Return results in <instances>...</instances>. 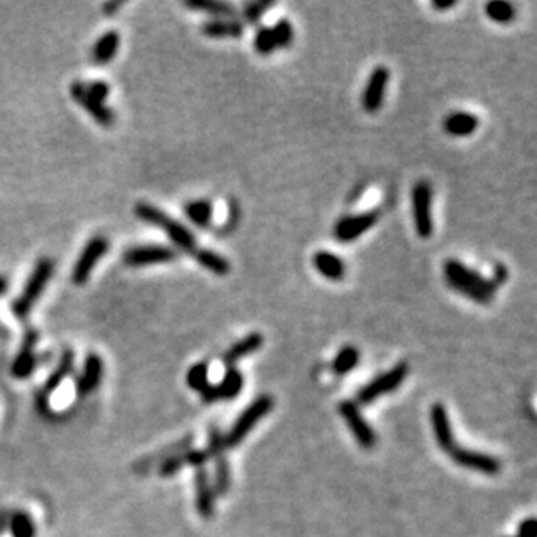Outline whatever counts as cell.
<instances>
[{
	"label": "cell",
	"instance_id": "d4e9b609",
	"mask_svg": "<svg viewBox=\"0 0 537 537\" xmlns=\"http://www.w3.org/2000/svg\"><path fill=\"white\" fill-rule=\"evenodd\" d=\"M193 256L202 268L209 270L210 273L220 275V277H225V275H228L230 270H232L230 261L226 258H222V256L217 254V252L210 251V249H197Z\"/></svg>",
	"mask_w": 537,
	"mask_h": 537
},
{
	"label": "cell",
	"instance_id": "603a6c76",
	"mask_svg": "<svg viewBox=\"0 0 537 537\" xmlns=\"http://www.w3.org/2000/svg\"><path fill=\"white\" fill-rule=\"evenodd\" d=\"M209 461L214 463V478L213 482L214 492L217 496H226L232 489V470H230L228 459H226L225 452H220V454L213 456Z\"/></svg>",
	"mask_w": 537,
	"mask_h": 537
},
{
	"label": "cell",
	"instance_id": "ba28073f",
	"mask_svg": "<svg viewBox=\"0 0 537 537\" xmlns=\"http://www.w3.org/2000/svg\"><path fill=\"white\" fill-rule=\"evenodd\" d=\"M108 247H110L108 240L101 235L94 237V239H91L89 242H87L82 254H80L79 259H77L74 271H72V282H74L75 286H84V283L89 280L91 273H93V270L96 268V264H98V261L106 254Z\"/></svg>",
	"mask_w": 537,
	"mask_h": 537
},
{
	"label": "cell",
	"instance_id": "ac0fdd59",
	"mask_svg": "<svg viewBox=\"0 0 537 537\" xmlns=\"http://www.w3.org/2000/svg\"><path fill=\"white\" fill-rule=\"evenodd\" d=\"M445 132L454 137L471 136L478 129V118L468 111H452L443 120Z\"/></svg>",
	"mask_w": 537,
	"mask_h": 537
},
{
	"label": "cell",
	"instance_id": "cb8c5ba5",
	"mask_svg": "<svg viewBox=\"0 0 537 537\" xmlns=\"http://www.w3.org/2000/svg\"><path fill=\"white\" fill-rule=\"evenodd\" d=\"M186 7L193 11L210 14L214 19H235L237 9L228 2H217V0H186Z\"/></svg>",
	"mask_w": 537,
	"mask_h": 537
},
{
	"label": "cell",
	"instance_id": "d590c367",
	"mask_svg": "<svg viewBox=\"0 0 537 537\" xmlns=\"http://www.w3.org/2000/svg\"><path fill=\"white\" fill-rule=\"evenodd\" d=\"M86 91L96 101L105 103L110 94V86L106 82H103V80H96V82H91L89 86H86Z\"/></svg>",
	"mask_w": 537,
	"mask_h": 537
},
{
	"label": "cell",
	"instance_id": "2e32d148",
	"mask_svg": "<svg viewBox=\"0 0 537 537\" xmlns=\"http://www.w3.org/2000/svg\"><path fill=\"white\" fill-rule=\"evenodd\" d=\"M429 417H431V428L436 443H439V447L442 448L443 452L448 454L458 443H456L454 433H452L447 409L443 407V404L439 402V404L433 405L431 410H429Z\"/></svg>",
	"mask_w": 537,
	"mask_h": 537
},
{
	"label": "cell",
	"instance_id": "f35d334b",
	"mask_svg": "<svg viewBox=\"0 0 537 537\" xmlns=\"http://www.w3.org/2000/svg\"><path fill=\"white\" fill-rule=\"evenodd\" d=\"M508 275H509L508 268H506V266H502V264H497V266H496V270H494V277H492V282H494V283H496V286H497V287H499V286H501V283H504V282H506V278H508Z\"/></svg>",
	"mask_w": 537,
	"mask_h": 537
},
{
	"label": "cell",
	"instance_id": "b9f144b4",
	"mask_svg": "<svg viewBox=\"0 0 537 537\" xmlns=\"http://www.w3.org/2000/svg\"><path fill=\"white\" fill-rule=\"evenodd\" d=\"M7 289H9V282H7V278L4 275H0V296H4L7 293Z\"/></svg>",
	"mask_w": 537,
	"mask_h": 537
},
{
	"label": "cell",
	"instance_id": "7a4b0ae2",
	"mask_svg": "<svg viewBox=\"0 0 537 537\" xmlns=\"http://www.w3.org/2000/svg\"><path fill=\"white\" fill-rule=\"evenodd\" d=\"M134 213H136V216L140 217L141 221L164 230L172 244H176V247L181 249L183 252L195 254V251L198 249L197 239H195L193 233H191L183 222L172 220L169 214L160 210L159 207L148 204V202H140V204L134 207Z\"/></svg>",
	"mask_w": 537,
	"mask_h": 537
},
{
	"label": "cell",
	"instance_id": "d6986e66",
	"mask_svg": "<svg viewBox=\"0 0 537 537\" xmlns=\"http://www.w3.org/2000/svg\"><path fill=\"white\" fill-rule=\"evenodd\" d=\"M263 343H264L263 334L251 332L249 336L242 337L240 341H237V343L233 344V346L230 348L225 355H222V362H225L228 367H233V363L239 362L240 358H244V356H249V355H252V353L258 351L259 348L263 346Z\"/></svg>",
	"mask_w": 537,
	"mask_h": 537
},
{
	"label": "cell",
	"instance_id": "7bdbcfd3",
	"mask_svg": "<svg viewBox=\"0 0 537 537\" xmlns=\"http://www.w3.org/2000/svg\"><path fill=\"white\" fill-rule=\"evenodd\" d=\"M515 537H519V536H515Z\"/></svg>",
	"mask_w": 537,
	"mask_h": 537
},
{
	"label": "cell",
	"instance_id": "52a82bcc",
	"mask_svg": "<svg viewBox=\"0 0 537 537\" xmlns=\"http://www.w3.org/2000/svg\"><path fill=\"white\" fill-rule=\"evenodd\" d=\"M337 410H339L341 417L344 419L346 426L350 428L351 435L355 436L356 442L360 443V447L366 448V451L374 448L378 439H375L374 429H372L371 424L366 421V417L362 416V412H360L358 405L351 400H344V402H341Z\"/></svg>",
	"mask_w": 537,
	"mask_h": 537
},
{
	"label": "cell",
	"instance_id": "30bf717a",
	"mask_svg": "<svg viewBox=\"0 0 537 537\" xmlns=\"http://www.w3.org/2000/svg\"><path fill=\"white\" fill-rule=\"evenodd\" d=\"M178 251H174L169 245L149 244L128 249L124 252V256H122V259H124V264H128L130 268H141L157 263H169V261L178 259Z\"/></svg>",
	"mask_w": 537,
	"mask_h": 537
},
{
	"label": "cell",
	"instance_id": "1f68e13d",
	"mask_svg": "<svg viewBox=\"0 0 537 537\" xmlns=\"http://www.w3.org/2000/svg\"><path fill=\"white\" fill-rule=\"evenodd\" d=\"M273 32V40H275V47L277 49H287L290 47L294 40V28L293 23L289 19H278L277 25L271 28Z\"/></svg>",
	"mask_w": 537,
	"mask_h": 537
},
{
	"label": "cell",
	"instance_id": "4fadbf2b",
	"mask_svg": "<svg viewBox=\"0 0 537 537\" xmlns=\"http://www.w3.org/2000/svg\"><path fill=\"white\" fill-rule=\"evenodd\" d=\"M195 497H197V511L204 520L214 516V504H216V492L210 482L207 468H195Z\"/></svg>",
	"mask_w": 537,
	"mask_h": 537
},
{
	"label": "cell",
	"instance_id": "44dd1931",
	"mask_svg": "<svg viewBox=\"0 0 537 537\" xmlns=\"http://www.w3.org/2000/svg\"><path fill=\"white\" fill-rule=\"evenodd\" d=\"M202 33L209 38H239L244 33V25L237 19H210L202 25Z\"/></svg>",
	"mask_w": 537,
	"mask_h": 537
},
{
	"label": "cell",
	"instance_id": "ffe728a7",
	"mask_svg": "<svg viewBox=\"0 0 537 537\" xmlns=\"http://www.w3.org/2000/svg\"><path fill=\"white\" fill-rule=\"evenodd\" d=\"M103 375V362L96 353H91L86 358V366H84V372L80 375V379L77 381V391L80 395L91 393L96 386L99 385Z\"/></svg>",
	"mask_w": 537,
	"mask_h": 537
},
{
	"label": "cell",
	"instance_id": "e0dca14e",
	"mask_svg": "<svg viewBox=\"0 0 537 537\" xmlns=\"http://www.w3.org/2000/svg\"><path fill=\"white\" fill-rule=\"evenodd\" d=\"M313 266L322 277H325L327 280H332V282H339V280L344 278L346 275V266H344V261L339 258V256L332 254L329 251H318L315 256H313Z\"/></svg>",
	"mask_w": 537,
	"mask_h": 537
},
{
	"label": "cell",
	"instance_id": "3957f363",
	"mask_svg": "<svg viewBox=\"0 0 537 537\" xmlns=\"http://www.w3.org/2000/svg\"><path fill=\"white\" fill-rule=\"evenodd\" d=\"M52 273H55V261L49 258H42L37 261L35 268H33L32 275H30V278H28V282H26L25 289H23L21 296L14 299V303H13L14 315H16L18 318H21V320L28 317V313L32 312L35 301L40 298V294L44 293L45 286H47V282L51 280Z\"/></svg>",
	"mask_w": 537,
	"mask_h": 537
},
{
	"label": "cell",
	"instance_id": "4316f807",
	"mask_svg": "<svg viewBox=\"0 0 537 537\" xmlns=\"http://www.w3.org/2000/svg\"><path fill=\"white\" fill-rule=\"evenodd\" d=\"M185 214L193 225L205 228L210 225L214 214V207L209 200H193L185 207Z\"/></svg>",
	"mask_w": 537,
	"mask_h": 537
},
{
	"label": "cell",
	"instance_id": "8fae6325",
	"mask_svg": "<svg viewBox=\"0 0 537 537\" xmlns=\"http://www.w3.org/2000/svg\"><path fill=\"white\" fill-rule=\"evenodd\" d=\"M451 459L459 466L466 468V470L478 471L483 475H497L501 471V463L499 459L494 458V456L485 454V452L478 451H470V448H464L456 445L451 452H448Z\"/></svg>",
	"mask_w": 537,
	"mask_h": 537
},
{
	"label": "cell",
	"instance_id": "f546056e",
	"mask_svg": "<svg viewBox=\"0 0 537 537\" xmlns=\"http://www.w3.org/2000/svg\"><path fill=\"white\" fill-rule=\"evenodd\" d=\"M485 14L492 21L506 25V23H511L515 19L516 11L513 4L502 2V0H492V2H489L485 6Z\"/></svg>",
	"mask_w": 537,
	"mask_h": 537
},
{
	"label": "cell",
	"instance_id": "8d00e7d4",
	"mask_svg": "<svg viewBox=\"0 0 537 537\" xmlns=\"http://www.w3.org/2000/svg\"><path fill=\"white\" fill-rule=\"evenodd\" d=\"M536 519L534 516H531V519L524 520L520 524L519 527V532H516V536L519 537H536Z\"/></svg>",
	"mask_w": 537,
	"mask_h": 537
},
{
	"label": "cell",
	"instance_id": "83f0119b",
	"mask_svg": "<svg viewBox=\"0 0 537 537\" xmlns=\"http://www.w3.org/2000/svg\"><path fill=\"white\" fill-rule=\"evenodd\" d=\"M358 360L360 351L355 346H351V344L343 346L336 355V358L332 360V372L337 375L348 374V372H351L358 366Z\"/></svg>",
	"mask_w": 537,
	"mask_h": 537
},
{
	"label": "cell",
	"instance_id": "5b68a950",
	"mask_svg": "<svg viewBox=\"0 0 537 537\" xmlns=\"http://www.w3.org/2000/svg\"><path fill=\"white\" fill-rule=\"evenodd\" d=\"M407 375H409V363L398 362L397 366L391 367L388 372L379 374L378 378L372 379L371 383H367V385L358 391V395H356V402H358L360 405H371L372 402L378 400V398L383 397V395H388L391 393V391L397 390L398 386L405 381Z\"/></svg>",
	"mask_w": 537,
	"mask_h": 537
},
{
	"label": "cell",
	"instance_id": "4dcf8cb0",
	"mask_svg": "<svg viewBox=\"0 0 537 537\" xmlns=\"http://www.w3.org/2000/svg\"><path fill=\"white\" fill-rule=\"evenodd\" d=\"M186 385L191 390L198 391L205 390V386L209 385V367L204 362H198L195 366H191L186 372Z\"/></svg>",
	"mask_w": 537,
	"mask_h": 537
},
{
	"label": "cell",
	"instance_id": "6da1fadb",
	"mask_svg": "<svg viewBox=\"0 0 537 537\" xmlns=\"http://www.w3.org/2000/svg\"><path fill=\"white\" fill-rule=\"evenodd\" d=\"M443 275L448 287L456 293L463 294L464 298L478 303V305H489L496 296L497 286L492 278H487L478 271L471 270L459 259H447L443 264Z\"/></svg>",
	"mask_w": 537,
	"mask_h": 537
},
{
	"label": "cell",
	"instance_id": "277c9868",
	"mask_svg": "<svg viewBox=\"0 0 537 537\" xmlns=\"http://www.w3.org/2000/svg\"><path fill=\"white\" fill-rule=\"evenodd\" d=\"M273 405L275 402L270 395H261L256 400H252V404L240 414L239 419L235 421V424H233V426L230 428V431L225 435L226 451H228V448L239 447L242 440H244L245 436L252 431V428L273 409Z\"/></svg>",
	"mask_w": 537,
	"mask_h": 537
},
{
	"label": "cell",
	"instance_id": "9c48e42d",
	"mask_svg": "<svg viewBox=\"0 0 537 537\" xmlns=\"http://www.w3.org/2000/svg\"><path fill=\"white\" fill-rule=\"evenodd\" d=\"M379 217H381V213H379L378 209L341 217V220L336 222V226H334V237H336L337 242H343V244L356 240L358 237H362L363 233L369 232L371 228H374L375 222L379 221Z\"/></svg>",
	"mask_w": 537,
	"mask_h": 537
},
{
	"label": "cell",
	"instance_id": "7402d4cb",
	"mask_svg": "<svg viewBox=\"0 0 537 537\" xmlns=\"http://www.w3.org/2000/svg\"><path fill=\"white\" fill-rule=\"evenodd\" d=\"M118 45H120V35L115 30L103 33L98 38V42L94 44L93 49V61L96 64H106L113 60L115 55L118 51Z\"/></svg>",
	"mask_w": 537,
	"mask_h": 537
},
{
	"label": "cell",
	"instance_id": "9a60e30c",
	"mask_svg": "<svg viewBox=\"0 0 537 537\" xmlns=\"http://www.w3.org/2000/svg\"><path fill=\"white\" fill-rule=\"evenodd\" d=\"M37 341L38 332L33 331V329H28L25 334V339H23L21 350H19L18 356L14 358L13 367H11V372H13V375L16 379H26L35 369L37 358L33 355V348H35Z\"/></svg>",
	"mask_w": 537,
	"mask_h": 537
},
{
	"label": "cell",
	"instance_id": "7c38bea8",
	"mask_svg": "<svg viewBox=\"0 0 537 537\" xmlns=\"http://www.w3.org/2000/svg\"><path fill=\"white\" fill-rule=\"evenodd\" d=\"M390 84V70L386 67H378L372 70L369 79H367L366 89L362 94V106L367 113H375L381 108L385 101L386 89Z\"/></svg>",
	"mask_w": 537,
	"mask_h": 537
},
{
	"label": "cell",
	"instance_id": "e575fe53",
	"mask_svg": "<svg viewBox=\"0 0 537 537\" xmlns=\"http://www.w3.org/2000/svg\"><path fill=\"white\" fill-rule=\"evenodd\" d=\"M273 6L271 2H263V0H256V2H249L247 6L244 7V18L247 23H258L261 18L264 16V13H266L270 7Z\"/></svg>",
	"mask_w": 537,
	"mask_h": 537
},
{
	"label": "cell",
	"instance_id": "74e56055",
	"mask_svg": "<svg viewBox=\"0 0 537 537\" xmlns=\"http://www.w3.org/2000/svg\"><path fill=\"white\" fill-rule=\"evenodd\" d=\"M202 395V400L205 402V404H214V402L220 400V393H217V386L216 385H207L205 390L200 391Z\"/></svg>",
	"mask_w": 537,
	"mask_h": 537
},
{
	"label": "cell",
	"instance_id": "8992f818",
	"mask_svg": "<svg viewBox=\"0 0 537 537\" xmlns=\"http://www.w3.org/2000/svg\"><path fill=\"white\" fill-rule=\"evenodd\" d=\"M433 190L428 181L416 183L412 188V213L414 226L421 239H429L433 235Z\"/></svg>",
	"mask_w": 537,
	"mask_h": 537
},
{
	"label": "cell",
	"instance_id": "d6a6232c",
	"mask_svg": "<svg viewBox=\"0 0 537 537\" xmlns=\"http://www.w3.org/2000/svg\"><path fill=\"white\" fill-rule=\"evenodd\" d=\"M254 49L259 52V55L266 56L271 55L275 51V40H273V32H271L270 26H261V28L256 32L254 37Z\"/></svg>",
	"mask_w": 537,
	"mask_h": 537
},
{
	"label": "cell",
	"instance_id": "484cf974",
	"mask_svg": "<svg viewBox=\"0 0 537 537\" xmlns=\"http://www.w3.org/2000/svg\"><path fill=\"white\" fill-rule=\"evenodd\" d=\"M217 386L220 400H233L244 388V375L237 367H228Z\"/></svg>",
	"mask_w": 537,
	"mask_h": 537
},
{
	"label": "cell",
	"instance_id": "836d02e7",
	"mask_svg": "<svg viewBox=\"0 0 537 537\" xmlns=\"http://www.w3.org/2000/svg\"><path fill=\"white\" fill-rule=\"evenodd\" d=\"M11 532H13L14 537H33L35 536V527L25 513H18L11 520Z\"/></svg>",
	"mask_w": 537,
	"mask_h": 537
},
{
	"label": "cell",
	"instance_id": "5bb4252c",
	"mask_svg": "<svg viewBox=\"0 0 537 537\" xmlns=\"http://www.w3.org/2000/svg\"><path fill=\"white\" fill-rule=\"evenodd\" d=\"M70 93H72V98H74L77 103H80V105H82L84 108L87 110V113L93 115V117L99 122V124L105 125V128H110V125L113 124L115 122L113 111H111L108 106L105 105V103H99V101H96V99L91 98V96L87 94L86 86H84L82 82L72 84Z\"/></svg>",
	"mask_w": 537,
	"mask_h": 537
},
{
	"label": "cell",
	"instance_id": "60d3db41",
	"mask_svg": "<svg viewBox=\"0 0 537 537\" xmlns=\"http://www.w3.org/2000/svg\"><path fill=\"white\" fill-rule=\"evenodd\" d=\"M120 7H122L120 2H108V4H105V6H103V11L106 13V16H113V14L117 13L118 9H120Z\"/></svg>",
	"mask_w": 537,
	"mask_h": 537
},
{
	"label": "cell",
	"instance_id": "f1b7e54d",
	"mask_svg": "<svg viewBox=\"0 0 537 537\" xmlns=\"http://www.w3.org/2000/svg\"><path fill=\"white\" fill-rule=\"evenodd\" d=\"M72 367H74V351L67 350V351L63 353V356H61L60 366L56 367V371L52 372L51 378H49L47 383H45L44 393L45 395L52 393V391H55L57 388V386H60V383L63 381V379L67 378L68 374H70Z\"/></svg>",
	"mask_w": 537,
	"mask_h": 537
},
{
	"label": "cell",
	"instance_id": "ab89813d",
	"mask_svg": "<svg viewBox=\"0 0 537 537\" xmlns=\"http://www.w3.org/2000/svg\"><path fill=\"white\" fill-rule=\"evenodd\" d=\"M456 4H458L456 0H448V2H442V0L439 2V0H435L431 6H433V9H436V11H445V9H452Z\"/></svg>",
	"mask_w": 537,
	"mask_h": 537
}]
</instances>
